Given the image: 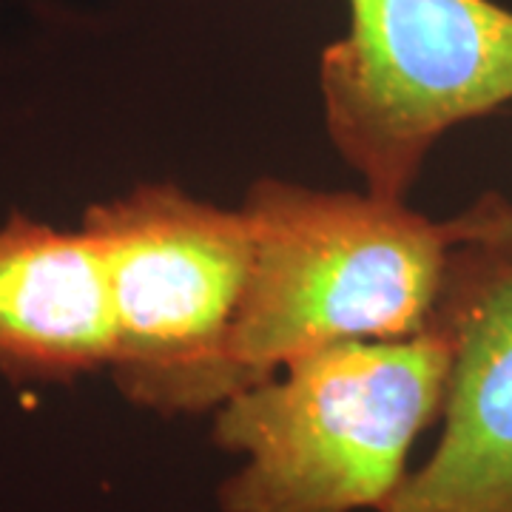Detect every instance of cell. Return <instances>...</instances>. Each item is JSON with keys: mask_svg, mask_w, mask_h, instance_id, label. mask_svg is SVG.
I'll return each mask as SVG.
<instances>
[{"mask_svg": "<svg viewBox=\"0 0 512 512\" xmlns=\"http://www.w3.org/2000/svg\"><path fill=\"white\" fill-rule=\"evenodd\" d=\"M456 220L433 313L450 342L444 427L387 512H512V234L487 197Z\"/></svg>", "mask_w": 512, "mask_h": 512, "instance_id": "obj_5", "label": "cell"}, {"mask_svg": "<svg viewBox=\"0 0 512 512\" xmlns=\"http://www.w3.org/2000/svg\"><path fill=\"white\" fill-rule=\"evenodd\" d=\"M109 356V285L94 242L83 228L15 214L0 228V373L69 382Z\"/></svg>", "mask_w": 512, "mask_h": 512, "instance_id": "obj_6", "label": "cell"}, {"mask_svg": "<svg viewBox=\"0 0 512 512\" xmlns=\"http://www.w3.org/2000/svg\"><path fill=\"white\" fill-rule=\"evenodd\" d=\"M242 214L251 265L228 345L231 396L319 348L421 333L461 239L456 217L282 180H259Z\"/></svg>", "mask_w": 512, "mask_h": 512, "instance_id": "obj_1", "label": "cell"}, {"mask_svg": "<svg viewBox=\"0 0 512 512\" xmlns=\"http://www.w3.org/2000/svg\"><path fill=\"white\" fill-rule=\"evenodd\" d=\"M450 342L430 322L404 339L305 353L220 404L214 439L242 456L225 512H387L407 456L444 410Z\"/></svg>", "mask_w": 512, "mask_h": 512, "instance_id": "obj_2", "label": "cell"}, {"mask_svg": "<svg viewBox=\"0 0 512 512\" xmlns=\"http://www.w3.org/2000/svg\"><path fill=\"white\" fill-rule=\"evenodd\" d=\"M487 205H490V214H493L495 225L512 234V202L501 200L498 194H487Z\"/></svg>", "mask_w": 512, "mask_h": 512, "instance_id": "obj_7", "label": "cell"}, {"mask_svg": "<svg viewBox=\"0 0 512 512\" xmlns=\"http://www.w3.org/2000/svg\"><path fill=\"white\" fill-rule=\"evenodd\" d=\"M109 285V370L128 402L197 413L231 399L228 345L251 265V228L171 185L86 211Z\"/></svg>", "mask_w": 512, "mask_h": 512, "instance_id": "obj_3", "label": "cell"}, {"mask_svg": "<svg viewBox=\"0 0 512 512\" xmlns=\"http://www.w3.org/2000/svg\"><path fill=\"white\" fill-rule=\"evenodd\" d=\"M319 92L367 194L404 202L444 131L512 103V12L493 0H350Z\"/></svg>", "mask_w": 512, "mask_h": 512, "instance_id": "obj_4", "label": "cell"}]
</instances>
